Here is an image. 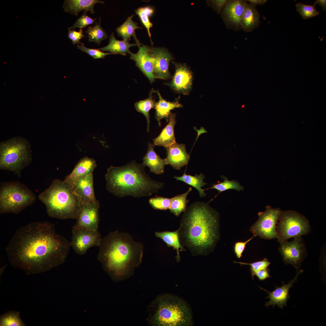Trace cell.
I'll use <instances>...</instances> for the list:
<instances>
[{"mask_svg":"<svg viewBox=\"0 0 326 326\" xmlns=\"http://www.w3.org/2000/svg\"><path fill=\"white\" fill-rule=\"evenodd\" d=\"M155 92L152 89L149 94V97L147 99L140 101L135 104V106L137 111L142 113L146 117L147 123V131H149L150 117L149 114L150 110L155 108L156 102L152 96L153 93Z\"/></svg>","mask_w":326,"mask_h":326,"instance_id":"cell-31","label":"cell"},{"mask_svg":"<svg viewBox=\"0 0 326 326\" xmlns=\"http://www.w3.org/2000/svg\"><path fill=\"white\" fill-rule=\"evenodd\" d=\"M227 1V0H208L207 1V3L208 6L213 8L214 11L219 14L220 13Z\"/></svg>","mask_w":326,"mask_h":326,"instance_id":"cell-44","label":"cell"},{"mask_svg":"<svg viewBox=\"0 0 326 326\" xmlns=\"http://www.w3.org/2000/svg\"><path fill=\"white\" fill-rule=\"evenodd\" d=\"M192 190V188L190 187L186 192L172 198L169 209L171 213L176 216H179L182 212L185 211L189 201L187 199V197Z\"/></svg>","mask_w":326,"mask_h":326,"instance_id":"cell-32","label":"cell"},{"mask_svg":"<svg viewBox=\"0 0 326 326\" xmlns=\"http://www.w3.org/2000/svg\"><path fill=\"white\" fill-rule=\"evenodd\" d=\"M70 241L56 233L54 225L34 222L18 229L6 248L14 268L29 275L47 271L64 262Z\"/></svg>","mask_w":326,"mask_h":326,"instance_id":"cell-1","label":"cell"},{"mask_svg":"<svg viewBox=\"0 0 326 326\" xmlns=\"http://www.w3.org/2000/svg\"><path fill=\"white\" fill-rule=\"evenodd\" d=\"M315 5H308L299 2L296 4V10L302 19H307L319 14L315 8Z\"/></svg>","mask_w":326,"mask_h":326,"instance_id":"cell-37","label":"cell"},{"mask_svg":"<svg viewBox=\"0 0 326 326\" xmlns=\"http://www.w3.org/2000/svg\"><path fill=\"white\" fill-rule=\"evenodd\" d=\"M165 148L167 155L165 159L167 165H170L175 169L179 170L187 164L190 157L186 151L184 144L176 142Z\"/></svg>","mask_w":326,"mask_h":326,"instance_id":"cell-19","label":"cell"},{"mask_svg":"<svg viewBox=\"0 0 326 326\" xmlns=\"http://www.w3.org/2000/svg\"><path fill=\"white\" fill-rule=\"evenodd\" d=\"M38 198L45 205L48 215L54 218L77 219L82 206L73 186L58 179L54 180Z\"/></svg>","mask_w":326,"mask_h":326,"instance_id":"cell-5","label":"cell"},{"mask_svg":"<svg viewBox=\"0 0 326 326\" xmlns=\"http://www.w3.org/2000/svg\"><path fill=\"white\" fill-rule=\"evenodd\" d=\"M247 2L252 4L256 6L257 5H264L267 1V0H245Z\"/></svg>","mask_w":326,"mask_h":326,"instance_id":"cell-46","label":"cell"},{"mask_svg":"<svg viewBox=\"0 0 326 326\" xmlns=\"http://www.w3.org/2000/svg\"><path fill=\"white\" fill-rule=\"evenodd\" d=\"M269 269H267L261 270L256 272L254 275L256 276L260 281L264 280L268 278L271 277L269 274Z\"/></svg>","mask_w":326,"mask_h":326,"instance_id":"cell-45","label":"cell"},{"mask_svg":"<svg viewBox=\"0 0 326 326\" xmlns=\"http://www.w3.org/2000/svg\"><path fill=\"white\" fill-rule=\"evenodd\" d=\"M71 246L75 252L84 254L90 248L99 246L102 238L98 230H91L73 226Z\"/></svg>","mask_w":326,"mask_h":326,"instance_id":"cell-11","label":"cell"},{"mask_svg":"<svg viewBox=\"0 0 326 326\" xmlns=\"http://www.w3.org/2000/svg\"><path fill=\"white\" fill-rule=\"evenodd\" d=\"M149 52L152 63L153 73L157 78L168 79L171 77L169 72L171 55L163 48L149 46Z\"/></svg>","mask_w":326,"mask_h":326,"instance_id":"cell-14","label":"cell"},{"mask_svg":"<svg viewBox=\"0 0 326 326\" xmlns=\"http://www.w3.org/2000/svg\"><path fill=\"white\" fill-rule=\"evenodd\" d=\"M254 236L248 239L245 241H238L235 243L234 246V251L236 257L238 258H240L242 256V254L243 252L246 244L254 237Z\"/></svg>","mask_w":326,"mask_h":326,"instance_id":"cell-43","label":"cell"},{"mask_svg":"<svg viewBox=\"0 0 326 326\" xmlns=\"http://www.w3.org/2000/svg\"><path fill=\"white\" fill-rule=\"evenodd\" d=\"M235 263H238L241 265H247L250 266V270L253 279H254V274L258 271L267 269L270 264L267 258H265L263 260L254 262L252 263H248L241 262L233 261Z\"/></svg>","mask_w":326,"mask_h":326,"instance_id":"cell-39","label":"cell"},{"mask_svg":"<svg viewBox=\"0 0 326 326\" xmlns=\"http://www.w3.org/2000/svg\"><path fill=\"white\" fill-rule=\"evenodd\" d=\"M142 45L141 43L138 44L139 49L137 53H133L131 52L129 53L130 58L135 62L137 66L152 83L156 78L153 73V66L149 53V46Z\"/></svg>","mask_w":326,"mask_h":326,"instance_id":"cell-17","label":"cell"},{"mask_svg":"<svg viewBox=\"0 0 326 326\" xmlns=\"http://www.w3.org/2000/svg\"><path fill=\"white\" fill-rule=\"evenodd\" d=\"M36 196L26 186L18 181L0 184V213H19L33 204Z\"/></svg>","mask_w":326,"mask_h":326,"instance_id":"cell-8","label":"cell"},{"mask_svg":"<svg viewBox=\"0 0 326 326\" xmlns=\"http://www.w3.org/2000/svg\"><path fill=\"white\" fill-rule=\"evenodd\" d=\"M175 113H171L169 122L157 137L153 139L155 145L163 146L165 148L169 146L176 142L174 132V127L176 123Z\"/></svg>","mask_w":326,"mask_h":326,"instance_id":"cell-25","label":"cell"},{"mask_svg":"<svg viewBox=\"0 0 326 326\" xmlns=\"http://www.w3.org/2000/svg\"><path fill=\"white\" fill-rule=\"evenodd\" d=\"M280 243L279 250L284 262L298 269L305 252V245L300 236L294 237L291 242L285 241Z\"/></svg>","mask_w":326,"mask_h":326,"instance_id":"cell-12","label":"cell"},{"mask_svg":"<svg viewBox=\"0 0 326 326\" xmlns=\"http://www.w3.org/2000/svg\"><path fill=\"white\" fill-rule=\"evenodd\" d=\"M132 14L129 16L126 20L120 26L117 27L116 31L118 36L121 37L123 40L129 42L131 37L133 36L136 43H140L136 36L135 30L141 28L137 25V24L132 20L133 17Z\"/></svg>","mask_w":326,"mask_h":326,"instance_id":"cell-28","label":"cell"},{"mask_svg":"<svg viewBox=\"0 0 326 326\" xmlns=\"http://www.w3.org/2000/svg\"><path fill=\"white\" fill-rule=\"evenodd\" d=\"M87 12L84 11L82 16L79 18L74 24L70 27L71 29L74 30L76 28L82 29L88 25L96 23L97 18L93 19L87 14Z\"/></svg>","mask_w":326,"mask_h":326,"instance_id":"cell-40","label":"cell"},{"mask_svg":"<svg viewBox=\"0 0 326 326\" xmlns=\"http://www.w3.org/2000/svg\"><path fill=\"white\" fill-rule=\"evenodd\" d=\"M101 19L100 17L98 22H96L93 27H88L85 31L88 35V41L95 42L98 45L102 40L108 37L107 33L101 26Z\"/></svg>","mask_w":326,"mask_h":326,"instance_id":"cell-33","label":"cell"},{"mask_svg":"<svg viewBox=\"0 0 326 326\" xmlns=\"http://www.w3.org/2000/svg\"><path fill=\"white\" fill-rule=\"evenodd\" d=\"M316 4H318L321 6L323 11L326 12V0H317L314 3L313 5H316Z\"/></svg>","mask_w":326,"mask_h":326,"instance_id":"cell-47","label":"cell"},{"mask_svg":"<svg viewBox=\"0 0 326 326\" xmlns=\"http://www.w3.org/2000/svg\"><path fill=\"white\" fill-rule=\"evenodd\" d=\"M156 236L161 238L169 247H173L177 251V259L180 258L179 251H185L179 238L178 230L174 232H156Z\"/></svg>","mask_w":326,"mask_h":326,"instance_id":"cell-29","label":"cell"},{"mask_svg":"<svg viewBox=\"0 0 326 326\" xmlns=\"http://www.w3.org/2000/svg\"><path fill=\"white\" fill-rule=\"evenodd\" d=\"M303 272L302 270L298 271L294 278L286 284L283 283L281 286H276L275 289L272 292H270L259 286L261 289L264 290L268 294V296L266 298L269 299L270 300L266 302L265 306L268 307L269 306L273 305L274 307L277 305L281 309H283L284 306L286 307V303L289 298V290L292 285L297 281L299 275Z\"/></svg>","mask_w":326,"mask_h":326,"instance_id":"cell-18","label":"cell"},{"mask_svg":"<svg viewBox=\"0 0 326 326\" xmlns=\"http://www.w3.org/2000/svg\"><path fill=\"white\" fill-rule=\"evenodd\" d=\"M205 178V176L202 173L199 175L196 174L194 176H192L187 174L186 172L181 176L174 177V178L177 180L183 182L196 189L199 192L200 197H204L206 195L204 190L202 188V187L207 184L203 181Z\"/></svg>","mask_w":326,"mask_h":326,"instance_id":"cell-30","label":"cell"},{"mask_svg":"<svg viewBox=\"0 0 326 326\" xmlns=\"http://www.w3.org/2000/svg\"><path fill=\"white\" fill-rule=\"evenodd\" d=\"M109 43L106 46L98 48L101 51L108 52L114 54H119L125 56L127 53H129V48L131 47L138 46L139 43H131L129 42L117 40L112 32L109 39Z\"/></svg>","mask_w":326,"mask_h":326,"instance_id":"cell-27","label":"cell"},{"mask_svg":"<svg viewBox=\"0 0 326 326\" xmlns=\"http://www.w3.org/2000/svg\"><path fill=\"white\" fill-rule=\"evenodd\" d=\"M172 200V198L159 196L151 198L149 200V202L154 209L166 210L170 209Z\"/></svg>","mask_w":326,"mask_h":326,"instance_id":"cell-38","label":"cell"},{"mask_svg":"<svg viewBox=\"0 0 326 326\" xmlns=\"http://www.w3.org/2000/svg\"><path fill=\"white\" fill-rule=\"evenodd\" d=\"M155 145L149 142L147 152L143 158L142 165L148 166L150 171L156 174L163 173L165 166L167 165L165 158H161L154 150Z\"/></svg>","mask_w":326,"mask_h":326,"instance_id":"cell-24","label":"cell"},{"mask_svg":"<svg viewBox=\"0 0 326 326\" xmlns=\"http://www.w3.org/2000/svg\"><path fill=\"white\" fill-rule=\"evenodd\" d=\"M96 167V162L94 159L87 157H83L77 163L71 173L65 177L64 181L73 186L80 178L93 173Z\"/></svg>","mask_w":326,"mask_h":326,"instance_id":"cell-20","label":"cell"},{"mask_svg":"<svg viewBox=\"0 0 326 326\" xmlns=\"http://www.w3.org/2000/svg\"><path fill=\"white\" fill-rule=\"evenodd\" d=\"M77 47L82 52L87 53L94 59H104L105 57L107 55L114 54L111 53L103 52L98 49H94L87 48L85 46L83 43L81 45L77 44Z\"/></svg>","mask_w":326,"mask_h":326,"instance_id":"cell-41","label":"cell"},{"mask_svg":"<svg viewBox=\"0 0 326 326\" xmlns=\"http://www.w3.org/2000/svg\"><path fill=\"white\" fill-rule=\"evenodd\" d=\"M99 203H82L77 221L74 226L91 230H98L99 221Z\"/></svg>","mask_w":326,"mask_h":326,"instance_id":"cell-15","label":"cell"},{"mask_svg":"<svg viewBox=\"0 0 326 326\" xmlns=\"http://www.w3.org/2000/svg\"><path fill=\"white\" fill-rule=\"evenodd\" d=\"M136 14L139 17L142 24L146 29L150 38L151 45H153V42L151 38L150 28L153 26V24L150 22L149 18L152 16L154 12V10L151 7L147 6L139 7L135 11Z\"/></svg>","mask_w":326,"mask_h":326,"instance_id":"cell-35","label":"cell"},{"mask_svg":"<svg viewBox=\"0 0 326 326\" xmlns=\"http://www.w3.org/2000/svg\"><path fill=\"white\" fill-rule=\"evenodd\" d=\"M276 226L278 241H286L288 239L306 235L310 231L308 221L303 216L293 211L281 213Z\"/></svg>","mask_w":326,"mask_h":326,"instance_id":"cell-9","label":"cell"},{"mask_svg":"<svg viewBox=\"0 0 326 326\" xmlns=\"http://www.w3.org/2000/svg\"><path fill=\"white\" fill-rule=\"evenodd\" d=\"M174 64L175 71L171 82L168 85L176 92L188 94L192 86V73L186 64L175 62Z\"/></svg>","mask_w":326,"mask_h":326,"instance_id":"cell-16","label":"cell"},{"mask_svg":"<svg viewBox=\"0 0 326 326\" xmlns=\"http://www.w3.org/2000/svg\"><path fill=\"white\" fill-rule=\"evenodd\" d=\"M246 2L245 0H227L220 14L227 29L237 31L241 30V19Z\"/></svg>","mask_w":326,"mask_h":326,"instance_id":"cell-13","label":"cell"},{"mask_svg":"<svg viewBox=\"0 0 326 326\" xmlns=\"http://www.w3.org/2000/svg\"><path fill=\"white\" fill-rule=\"evenodd\" d=\"M158 94L159 100L156 102L155 118L157 119L159 125L160 126L161 120L165 119L167 121H169L170 111L175 108L181 107L182 105L179 102V98L177 99L173 102L167 101L163 99L158 91H156Z\"/></svg>","mask_w":326,"mask_h":326,"instance_id":"cell-26","label":"cell"},{"mask_svg":"<svg viewBox=\"0 0 326 326\" xmlns=\"http://www.w3.org/2000/svg\"><path fill=\"white\" fill-rule=\"evenodd\" d=\"M68 30V37L74 45L82 44L80 41V40L86 36L84 34L82 29H80L79 31H76L74 30H72L70 27H69Z\"/></svg>","mask_w":326,"mask_h":326,"instance_id":"cell-42","label":"cell"},{"mask_svg":"<svg viewBox=\"0 0 326 326\" xmlns=\"http://www.w3.org/2000/svg\"><path fill=\"white\" fill-rule=\"evenodd\" d=\"M221 178L224 180L222 182H219L213 185L209 188L204 190L208 189H213L217 190L219 193L229 189H234L240 191L243 190V187L240 185L237 181L232 180L229 181L225 176H221Z\"/></svg>","mask_w":326,"mask_h":326,"instance_id":"cell-36","label":"cell"},{"mask_svg":"<svg viewBox=\"0 0 326 326\" xmlns=\"http://www.w3.org/2000/svg\"><path fill=\"white\" fill-rule=\"evenodd\" d=\"M149 321L153 326H189L193 320L188 304L176 296L165 293L159 295L151 303Z\"/></svg>","mask_w":326,"mask_h":326,"instance_id":"cell-6","label":"cell"},{"mask_svg":"<svg viewBox=\"0 0 326 326\" xmlns=\"http://www.w3.org/2000/svg\"><path fill=\"white\" fill-rule=\"evenodd\" d=\"M260 24V15L256 6L247 2L241 19V30L245 32H251L258 27Z\"/></svg>","mask_w":326,"mask_h":326,"instance_id":"cell-22","label":"cell"},{"mask_svg":"<svg viewBox=\"0 0 326 326\" xmlns=\"http://www.w3.org/2000/svg\"><path fill=\"white\" fill-rule=\"evenodd\" d=\"M104 1L99 0H65L62 7L67 13L78 16L82 11H89L91 14L94 13V6L98 3L104 4Z\"/></svg>","mask_w":326,"mask_h":326,"instance_id":"cell-23","label":"cell"},{"mask_svg":"<svg viewBox=\"0 0 326 326\" xmlns=\"http://www.w3.org/2000/svg\"><path fill=\"white\" fill-rule=\"evenodd\" d=\"M98 259L109 272L125 278L140 264L143 245L127 233L110 232L102 238L98 246Z\"/></svg>","mask_w":326,"mask_h":326,"instance_id":"cell-3","label":"cell"},{"mask_svg":"<svg viewBox=\"0 0 326 326\" xmlns=\"http://www.w3.org/2000/svg\"><path fill=\"white\" fill-rule=\"evenodd\" d=\"M179 229L181 243L193 255H206L219 238V216L208 203L197 201L184 212Z\"/></svg>","mask_w":326,"mask_h":326,"instance_id":"cell-2","label":"cell"},{"mask_svg":"<svg viewBox=\"0 0 326 326\" xmlns=\"http://www.w3.org/2000/svg\"><path fill=\"white\" fill-rule=\"evenodd\" d=\"M30 145L21 137L10 139L0 145V169L12 171L18 177L31 162Z\"/></svg>","mask_w":326,"mask_h":326,"instance_id":"cell-7","label":"cell"},{"mask_svg":"<svg viewBox=\"0 0 326 326\" xmlns=\"http://www.w3.org/2000/svg\"><path fill=\"white\" fill-rule=\"evenodd\" d=\"M281 213L279 209L269 206L266 207L265 212H259L258 219L250 229L254 236L266 239L277 238L276 228Z\"/></svg>","mask_w":326,"mask_h":326,"instance_id":"cell-10","label":"cell"},{"mask_svg":"<svg viewBox=\"0 0 326 326\" xmlns=\"http://www.w3.org/2000/svg\"><path fill=\"white\" fill-rule=\"evenodd\" d=\"M73 186L75 192L80 197L82 203L90 202L99 203L95 197L93 173L78 180Z\"/></svg>","mask_w":326,"mask_h":326,"instance_id":"cell-21","label":"cell"},{"mask_svg":"<svg viewBox=\"0 0 326 326\" xmlns=\"http://www.w3.org/2000/svg\"><path fill=\"white\" fill-rule=\"evenodd\" d=\"M144 167L134 161L120 167L111 166L105 176L107 189L121 197H139L158 193L164 184L151 179L145 173Z\"/></svg>","mask_w":326,"mask_h":326,"instance_id":"cell-4","label":"cell"},{"mask_svg":"<svg viewBox=\"0 0 326 326\" xmlns=\"http://www.w3.org/2000/svg\"><path fill=\"white\" fill-rule=\"evenodd\" d=\"M0 326H24L25 324L21 319L19 313L10 311L1 315Z\"/></svg>","mask_w":326,"mask_h":326,"instance_id":"cell-34","label":"cell"}]
</instances>
